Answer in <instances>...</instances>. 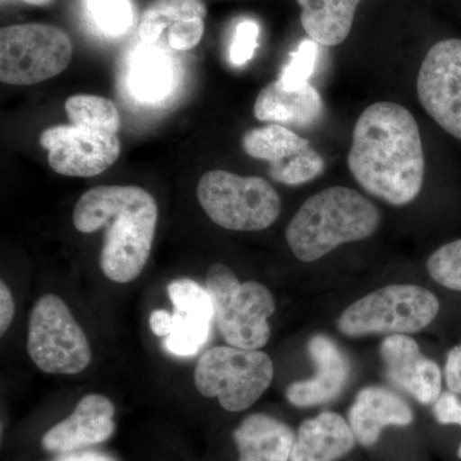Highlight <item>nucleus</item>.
I'll return each instance as SVG.
<instances>
[{
    "mask_svg": "<svg viewBox=\"0 0 461 461\" xmlns=\"http://www.w3.org/2000/svg\"><path fill=\"white\" fill-rule=\"evenodd\" d=\"M318 42L303 41L297 50L291 53L290 60L282 68L278 83L287 90L300 89L309 84V78L314 74L317 66Z\"/></svg>",
    "mask_w": 461,
    "mask_h": 461,
    "instance_id": "bb28decb",
    "label": "nucleus"
},
{
    "mask_svg": "<svg viewBox=\"0 0 461 461\" xmlns=\"http://www.w3.org/2000/svg\"><path fill=\"white\" fill-rule=\"evenodd\" d=\"M149 324L158 338H167L172 330V314L165 309H158L149 318Z\"/></svg>",
    "mask_w": 461,
    "mask_h": 461,
    "instance_id": "473e14b6",
    "label": "nucleus"
},
{
    "mask_svg": "<svg viewBox=\"0 0 461 461\" xmlns=\"http://www.w3.org/2000/svg\"><path fill=\"white\" fill-rule=\"evenodd\" d=\"M158 222L156 199L139 186L94 187L74 209L76 230H105L100 267L109 280L129 284L141 275L150 257Z\"/></svg>",
    "mask_w": 461,
    "mask_h": 461,
    "instance_id": "f03ea898",
    "label": "nucleus"
},
{
    "mask_svg": "<svg viewBox=\"0 0 461 461\" xmlns=\"http://www.w3.org/2000/svg\"><path fill=\"white\" fill-rule=\"evenodd\" d=\"M433 414L438 423L461 426V402L453 393H441L435 402Z\"/></svg>",
    "mask_w": 461,
    "mask_h": 461,
    "instance_id": "c756f323",
    "label": "nucleus"
},
{
    "mask_svg": "<svg viewBox=\"0 0 461 461\" xmlns=\"http://www.w3.org/2000/svg\"><path fill=\"white\" fill-rule=\"evenodd\" d=\"M66 113L76 126L109 133L120 131L121 117L114 103L98 95L78 94L66 100Z\"/></svg>",
    "mask_w": 461,
    "mask_h": 461,
    "instance_id": "b1692460",
    "label": "nucleus"
},
{
    "mask_svg": "<svg viewBox=\"0 0 461 461\" xmlns=\"http://www.w3.org/2000/svg\"><path fill=\"white\" fill-rule=\"evenodd\" d=\"M348 169L357 184L388 204H409L420 195L426 160L414 115L402 105L379 102L355 123Z\"/></svg>",
    "mask_w": 461,
    "mask_h": 461,
    "instance_id": "f257e3e1",
    "label": "nucleus"
},
{
    "mask_svg": "<svg viewBox=\"0 0 461 461\" xmlns=\"http://www.w3.org/2000/svg\"><path fill=\"white\" fill-rule=\"evenodd\" d=\"M41 145L48 150V162L58 175L94 177L107 171L121 154L115 133L76 124H58L44 130Z\"/></svg>",
    "mask_w": 461,
    "mask_h": 461,
    "instance_id": "9b49d317",
    "label": "nucleus"
},
{
    "mask_svg": "<svg viewBox=\"0 0 461 461\" xmlns=\"http://www.w3.org/2000/svg\"><path fill=\"white\" fill-rule=\"evenodd\" d=\"M438 311V299L427 288L391 285L348 306L339 318L338 326L348 338L406 335L426 329Z\"/></svg>",
    "mask_w": 461,
    "mask_h": 461,
    "instance_id": "423d86ee",
    "label": "nucleus"
},
{
    "mask_svg": "<svg viewBox=\"0 0 461 461\" xmlns=\"http://www.w3.org/2000/svg\"><path fill=\"white\" fill-rule=\"evenodd\" d=\"M127 83L136 99L157 103L171 93L175 84V68L166 48L142 42L132 51Z\"/></svg>",
    "mask_w": 461,
    "mask_h": 461,
    "instance_id": "aec40b11",
    "label": "nucleus"
},
{
    "mask_svg": "<svg viewBox=\"0 0 461 461\" xmlns=\"http://www.w3.org/2000/svg\"><path fill=\"white\" fill-rule=\"evenodd\" d=\"M86 5L91 20L105 35H123L132 25L130 0H86Z\"/></svg>",
    "mask_w": 461,
    "mask_h": 461,
    "instance_id": "a878e982",
    "label": "nucleus"
},
{
    "mask_svg": "<svg viewBox=\"0 0 461 461\" xmlns=\"http://www.w3.org/2000/svg\"><path fill=\"white\" fill-rule=\"evenodd\" d=\"M205 288L227 344L249 350L267 345L271 338L268 318L276 311L268 288L254 281L240 284L235 273L221 263L206 272Z\"/></svg>",
    "mask_w": 461,
    "mask_h": 461,
    "instance_id": "20e7f679",
    "label": "nucleus"
},
{
    "mask_svg": "<svg viewBox=\"0 0 461 461\" xmlns=\"http://www.w3.org/2000/svg\"><path fill=\"white\" fill-rule=\"evenodd\" d=\"M445 375L450 393L459 395L461 393V345L456 346L448 353Z\"/></svg>",
    "mask_w": 461,
    "mask_h": 461,
    "instance_id": "7c9ffc66",
    "label": "nucleus"
},
{
    "mask_svg": "<svg viewBox=\"0 0 461 461\" xmlns=\"http://www.w3.org/2000/svg\"><path fill=\"white\" fill-rule=\"evenodd\" d=\"M259 33L260 27L253 20L241 21L236 26L230 47V60L233 66L242 67L253 59Z\"/></svg>",
    "mask_w": 461,
    "mask_h": 461,
    "instance_id": "c85d7f7f",
    "label": "nucleus"
},
{
    "mask_svg": "<svg viewBox=\"0 0 461 461\" xmlns=\"http://www.w3.org/2000/svg\"><path fill=\"white\" fill-rule=\"evenodd\" d=\"M241 145L248 156L266 160L272 166L302 153L311 147V142L282 124L271 123L249 130L242 136Z\"/></svg>",
    "mask_w": 461,
    "mask_h": 461,
    "instance_id": "5701e85b",
    "label": "nucleus"
},
{
    "mask_svg": "<svg viewBox=\"0 0 461 461\" xmlns=\"http://www.w3.org/2000/svg\"><path fill=\"white\" fill-rule=\"evenodd\" d=\"M114 405L108 397L91 393L81 399L75 411L42 437V447L50 453H72L102 444L113 435Z\"/></svg>",
    "mask_w": 461,
    "mask_h": 461,
    "instance_id": "4468645a",
    "label": "nucleus"
},
{
    "mask_svg": "<svg viewBox=\"0 0 461 461\" xmlns=\"http://www.w3.org/2000/svg\"><path fill=\"white\" fill-rule=\"evenodd\" d=\"M315 366V375L308 381L293 382L286 397L296 408L321 405L332 402L344 390L350 364L336 342L323 335H315L308 345Z\"/></svg>",
    "mask_w": 461,
    "mask_h": 461,
    "instance_id": "2eb2a0df",
    "label": "nucleus"
},
{
    "mask_svg": "<svg viewBox=\"0 0 461 461\" xmlns=\"http://www.w3.org/2000/svg\"><path fill=\"white\" fill-rule=\"evenodd\" d=\"M427 268L437 284L461 291V239L437 249L429 257Z\"/></svg>",
    "mask_w": 461,
    "mask_h": 461,
    "instance_id": "cd10ccee",
    "label": "nucleus"
},
{
    "mask_svg": "<svg viewBox=\"0 0 461 461\" xmlns=\"http://www.w3.org/2000/svg\"><path fill=\"white\" fill-rule=\"evenodd\" d=\"M381 222L377 206L344 186L321 191L306 200L286 230L288 247L311 263L348 242L371 238Z\"/></svg>",
    "mask_w": 461,
    "mask_h": 461,
    "instance_id": "7ed1b4c3",
    "label": "nucleus"
},
{
    "mask_svg": "<svg viewBox=\"0 0 461 461\" xmlns=\"http://www.w3.org/2000/svg\"><path fill=\"white\" fill-rule=\"evenodd\" d=\"M56 461H114L107 455L94 453V451H87V453L68 454L65 456L59 457Z\"/></svg>",
    "mask_w": 461,
    "mask_h": 461,
    "instance_id": "72a5a7b5",
    "label": "nucleus"
},
{
    "mask_svg": "<svg viewBox=\"0 0 461 461\" xmlns=\"http://www.w3.org/2000/svg\"><path fill=\"white\" fill-rule=\"evenodd\" d=\"M295 433L267 414H251L233 432L239 461H290Z\"/></svg>",
    "mask_w": 461,
    "mask_h": 461,
    "instance_id": "6ab92c4d",
    "label": "nucleus"
},
{
    "mask_svg": "<svg viewBox=\"0 0 461 461\" xmlns=\"http://www.w3.org/2000/svg\"><path fill=\"white\" fill-rule=\"evenodd\" d=\"M417 93L433 121L461 140V39L430 48L418 74Z\"/></svg>",
    "mask_w": 461,
    "mask_h": 461,
    "instance_id": "9d476101",
    "label": "nucleus"
},
{
    "mask_svg": "<svg viewBox=\"0 0 461 461\" xmlns=\"http://www.w3.org/2000/svg\"><path fill=\"white\" fill-rule=\"evenodd\" d=\"M74 54L68 33L45 23L3 27L0 32V80L27 86L62 74Z\"/></svg>",
    "mask_w": 461,
    "mask_h": 461,
    "instance_id": "6e6552de",
    "label": "nucleus"
},
{
    "mask_svg": "<svg viewBox=\"0 0 461 461\" xmlns=\"http://www.w3.org/2000/svg\"><path fill=\"white\" fill-rule=\"evenodd\" d=\"M167 290L175 311L171 333L165 339L166 348L177 357L195 355L211 332L214 318L211 295L205 287L187 278L171 282Z\"/></svg>",
    "mask_w": 461,
    "mask_h": 461,
    "instance_id": "f8f14e48",
    "label": "nucleus"
},
{
    "mask_svg": "<svg viewBox=\"0 0 461 461\" xmlns=\"http://www.w3.org/2000/svg\"><path fill=\"white\" fill-rule=\"evenodd\" d=\"M302 8L303 29L312 41L336 47L353 29L355 12L362 0H296Z\"/></svg>",
    "mask_w": 461,
    "mask_h": 461,
    "instance_id": "412c9836",
    "label": "nucleus"
},
{
    "mask_svg": "<svg viewBox=\"0 0 461 461\" xmlns=\"http://www.w3.org/2000/svg\"><path fill=\"white\" fill-rule=\"evenodd\" d=\"M457 456H459L460 459H461V446L459 447V451H457Z\"/></svg>",
    "mask_w": 461,
    "mask_h": 461,
    "instance_id": "c9c22d12",
    "label": "nucleus"
},
{
    "mask_svg": "<svg viewBox=\"0 0 461 461\" xmlns=\"http://www.w3.org/2000/svg\"><path fill=\"white\" fill-rule=\"evenodd\" d=\"M275 368L263 351L217 346L200 357L195 369L196 390L217 397L227 411H247L271 386Z\"/></svg>",
    "mask_w": 461,
    "mask_h": 461,
    "instance_id": "0eeeda50",
    "label": "nucleus"
},
{
    "mask_svg": "<svg viewBox=\"0 0 461 461\" xmlns=\"http://www.w3.org/2000/svg\"><path fill=\"white\" fill-rule=\"evenodd\" d=\"M23 2L27 3V5H50L54 0H23Z\"/></svg>",
    "mask_w": 461,
    "mask_h": 461,
    "instance_id": "f704fd0d",
    "label": "nucleus"
},
{
    "mask_svg": "<svg viewBox=\"0 0 461 461\" xmlns=\"http://www.w3.org/2000/svg\"><path fill=\"white\" fill-rule=\"evenodd\" d=\"M387 377L420 403H435L441 396L442 375L433 360L421 355L420 346L405 335L388 336L381 345Z\"/></svg>",
    "mask_w": 461,
    "mask_h": 461,
    "instance_id": "ddd939ff",
    "label": "nucleus"
},
{
    "mask_svg": "<svg viewBox=\"0 0 461 461\" xmlns=\"http://www.w3.org/2000/svg\"><path fill=\"white\" fill-rule=\"evenodd\" d=\"M14 317V302L5 282L0 284V333L5 335Z\"/></svg>",
    "mask_w": 461,
    "mask_h": 461,
    "instance_id": "2f4dec72",
    "label": "nucleus"
},
{
    "mask_svg": "<svg viewBox=\"0 0 461 461\" xmlns=\"http://www.w3.org/2000/svg\"><path fill=\"white\" fill-rule=\"evenodd\" d=\"M323 112V100L313 85L287 90L277 80L260 91L254 104L257 120L302 129L317 123Z\"/></svg>",
    "mask_w": 461,
    "mask_h": 461,
    "instance_id": "f3484780",
    "label": "nucleus"
},
{
    "mask_svg": "<svg viewBox=\"0 0 461 461\" xmlns=\"http://www.w3.org/2000/svg\"><path fill=\"white\" fill-rule=\"evenodd\" d=\"M27 353L41 371L51 375H77L89 366V341L60 297L48 294L33 305Z\"/></svg>",
    "mask_w": 461,
    "mask_h": 461,
    "instance_id": "1a4fd4ad",
    "label": "nucleus"
},
{
    "mask_svg": "<svg viewBox=\"0 0 461 461\" xmlns=\"http://www.w3.org/2000/svg\"><path fill=\"white\" fill-rule=\"evenodd\" d=\"M414 420L408 402L384 387L363 388L348 411V424L364 447L377 444L388 426L406 427Z\"/></svg>",
    "mask_w": 461,
    "mask_h": 461,
    "instance_id": "dca6fc26",
    "label": "nucleus"
},
{
    "mask_svg": "<svg viewBox=\"0 0 461 461\" xmlns=\"http://www.w3.org/2000/svg\"><path fill=\"white\" fill-rule=\"evenodd\" d=\"M353 429L338 412H321L297 429L290 461H338L353 450Z\"/></svg>",
    "mask_w": 461,
    "mask_h": 461,
    "instance_id": "a211bd4d",
    "label": "nucleus"
},
{
    "mask_svg": "<svg viewBox=\"0 0 461 461\" xmlns=\"http://www.w3.org/2000/svg\"><path fill=\"white\" fill-rule=\"evenodd\" d=\"M203 0H154L142 14L139 36L147 45H158L173 27L191 18H205Z\"/></svg>",
    "mask_w": 461,
    "mask_h": 461,
    "instance_id": "4be33fe9",
    "label": "nucleus"
},
{
    "mask_svg": "<svg viewBox=\"0 0 461 461\" xmlns=\"http://www.w3.org/2000/svg\"><path fill=\"white\" fill-rule=\"evenodd\" d=\"M323 171V158L312 147L291 157L285 162L269 166V176L272 180L287 185V186H299V185L313 181Z\"/></svg>",
    "mask_w": 461,
    "mask_h": 461,
    "instance_id": "393cba45",
    "label": "nucleus"
},
{
    "mask_svg": "<svg viewBox=\"0 0 461 461\" xmlns=\"http://www.w3.org/2000/svg\"><path fill=\"white\" fill-rule=\"evenodd\" d=\"M198 200L206 215L230 230H263L277 221L281 199L268 181L222 169L206 172L198 184Z\"/></svg>",
    "mask_w": 461,
    "mask_h": 461,
    "instance_id": "39448f33",
    "label": "nucleus"
}]
</instances>
